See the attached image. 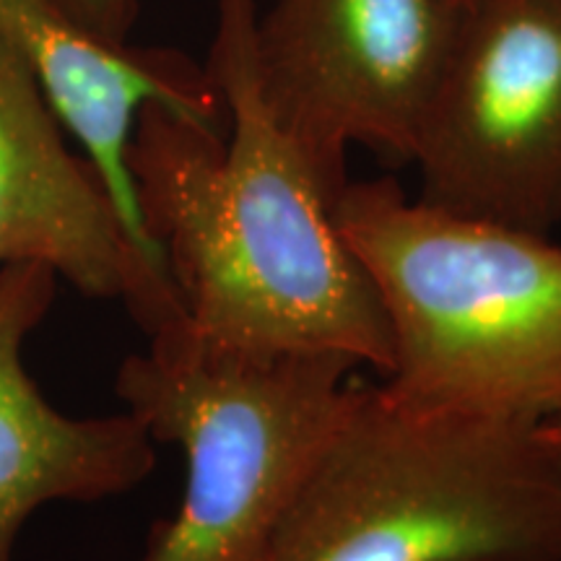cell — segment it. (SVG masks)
Returning <instances> with one entry per match:
<instances>
[{
    "label": "cell",
    "instance_id": "cell-1",
    "mask_svg": "<svg viewBox=\"0 0 561 561\" xmlns=\"http://www.w3.org/2000/svg\"><path fill=\"white\" fill-rule=\"evenodd\" d=\"M255 21V0H216L206 70L229 133L140 110L128 167L144 229L195 339L250 356L341 354L388 375V322L333 195L263 104Z\"/></svg>",
    "mask_w": 561,
    "mask_h": 561
},
{
    "label": "cell",
    "instance_id": "cell-2",
    "mask_svg": "<svg viewBox=\"0 0 561 561\" xmlns=\"http://www.w3.org/2000/svg\"><path fill=\"white\" fill-rule=\"evenodd\" d=\"M261 561H561V447L356 385Z\"/></svg>",
    "mask_w": 561,
    "mask_h": 561
},
{
    "label": "cell",
    "instance_id": "cell-3",
    "mask_svg": "<svg viewBox=\"0 0 561 561\" xmlns=\"http://www.w3.org/2000/svg\"><path fill=\"white\" fill-rule=\"evenodd\" d=\"M335 227L390 333L382 385L424 409L546 424L561 413V240L346 182Z\"/></svg>",
    "mask_w": 561,
    "mask_h": 561
},
{
    "label": "cell",
    "instance_id": "cell-4",
    "mask_svg": "<svg viewBox=\"0 0 561 561\" xmlns=\"http://www.w3.org/2000/svg\"><path fill=\"white\" fill-rule=\"evenodd\" d=\"M341 354L250 356L214 348L185 322L125 356L115 390L185 458L180 507L144 561H261L322 442L354 396Z\"/></svg>",
    "mask_w": 561,
    "mask_h": 561
},
{
    "label": "cell",
    "instance_id": "cell-5",
    "mask_svg": "<svg viewBox=\"0 0 561 561\" xmlns=\"http://www.w3.org/2000/svg\"><path fill=\"white\" fill-rule=\"evenodd\" d=\"M419 201L561 231V0H466L421 125Z\"/></svg>",
    "mask_w": 561,
    "mask_h": 561
},
{
    "label": "cell",
    "instance_id": "cell-6",
    "mask_svg": "<svg viewBox=\"0 0 561 561\" xmlns=\"http://www.w3.org/2000/svg\"><path fill=\"white\" fill-rule=\"evenodd\" d=\"M455 21L450 0H273L257 13L265 110L333 201L351 146L413 159Z\"/></svg>",
    "mask_w": 561,
    "mask_h": 561
},
{
    "label": "cell",
    "instance_id": "cell-7",
    "mask_svg": "<svg viewBox=\"0 0 561 561\" xmlns=\"http://www.w3.org/2000/svg\"><path fill=\"white\" fill-rule=\"evenodd\" d=\"M37 76L0 34V265L42 263L140 331L185 322L167 265L130 237L94 164L68 149Z\"/></svg>",
    "mask_w": 561,
    "mask_h": 561
},
{
    "label": "cell",
    "instance_id": "cell-8",
    "mask_svg": "<svg viewBox=\"0 0 561 561\" xmlns=\"http://www.w3.org/2000/svg\"><path fill=\"white\" fill-rule=\"evenodd\" d=\"M58 280L42 263L0 265V561H13L34 512L112 500L157 466V442L130 411L68 416L26 371L24 346L50 312Z\"/></svg>",
    "mask_w": 561,
    "mask_h": 561
},
{
    "label": "cell",
    "instance_id": "cell-9",
    "mask_svg": "<svg viewBox=\"0 0 561 561\" xmlns=\"http://www.w3.org/2000/svg\"><path fill=\"white\" fill-rule=\"evenodd\" d=\"M0 34L30 62L60 125L94 164L138 248L164 263L140 219L128 167L130 138L149 104L227 125V107L206 66L178 50L91 37L50 0H0Z\"/></svg>",
    "mask_w": 561,
    "mask_h": 561
},
{
    "label": "cell",
    "instance_id": "cell-10",
    "mask_svg": "<svg viewBox=\"0 0 561 561\" xmlns=\"http://www.w3.org/2000/svg\"><path fill=\"white\" fill-rule=\"evenodd\" d=\"M62 16L91 37L125 45L138 19V0H50Z\"/></svg>",
    "mask_w": 561,
    "mask_h": 561
},
{
    "label": "cell",
    "instance_id": "cell-11",
    "mask_svg": "<svg viewBox=\"0 0 561 561\" xmlns=\"http://www.w3.org/2000/svg\"><path fill=\"white\" fill-rule=\"evenodd\" d=\"M543 426H546V432H549V437L561 447V413H557V416L546 421Z\"/></svg>",
    "mask_w": 561,
    "mask_h": 561
},
{
    "label": "cell",
    "instance_id": "cell-12",
    "mask_svg": "<svg viewBox=\"0 0 561 561\" xmlns=\"http://www.w3.org/2000/svg\"><path fill=\"white\" fill-rule=\"evenodd\" d=\"M450 3L453 5H462V3H466V0H450Z\"/></svg>",
    "mask_w": 561,
    "mask_h": 561
},
{
    "label": "cell",
    "instance_id": "cell-13",
    "mask_svg": "<svg viewBox=\"0 0 561 561\" xmlns=\"http://www.w3.org/2000/svg\"><path fill=\"white\" fill-rule=\"evenodd\" d=\"M559 240H561V231H559Z\"/></svg>",
    "mask_w": 561,
    "mask_h": 561
}]
</instances>
